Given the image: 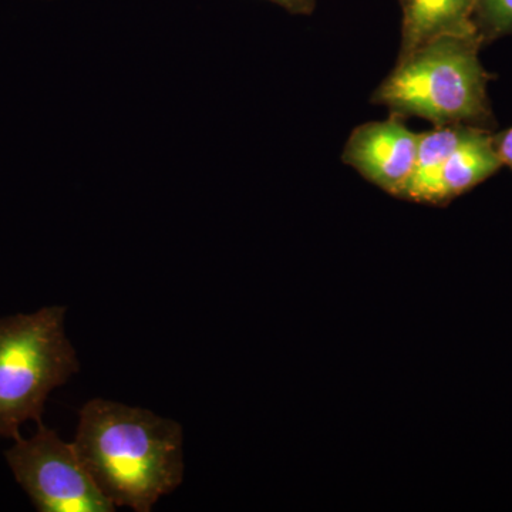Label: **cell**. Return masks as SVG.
Listing matches in <instances>:
<instances>
[{"instance_id":"obj_3","label":"cell","mask_w":512,"mask_h":512,"mask_svg":"<svg viewBox=\"0 0 512 512\" xmlns=\"http://www.w3.org/2000/svg\"><path fill=\"white\" fill-rule=\"evenodd\" d=\"M66 306L0 319V437L18 440L23 423H42L49 394L80 370L64 332Z\"/></svg>"},{"instance_id":"obj_8","label":"cell","mask_w":512,"mask_h":512,"mask_svg":"<svg viewBox=\"0 0 512 512\" xmlns=\"http://www.w3.org/2000/svg\"><path fill=\"white\" fill-rule=\"evenodd\" d=\"M474 128L471 126H443L419 134L416 164L412 178L402 195V200L419 204L436 205L437 184L441 168Z\"/></svg>"},{"instance_id":"obj_1","label":"cell","mask_w":512,"mask_h":512,"mask_svg":"<svg viewBox=\"0 0 512 512\" xmlns=\"http://www.w3.org/2000/svg\"><path fill=\"white\" fill-rule=\"evenodd\" d=\"M183 427L141 407L93 399L82 407L73 447L116 507L150 512L183 483Z\"/></svg>"},{"instance_id":"obj_11","label":"cell","mask_w":512,"mask_h":512,"mask_svg":"<svg viewBox=\"0 0 512 512\" xmlns=\"http://www.w3.org/2000/svg\"><path fill=\"white\" fill-rule=\"evenodd\" d=\"M268 2L275 3L291 15L309 16L315 12L318 0H268Z\"/></svg>"},{"instance_id":"obj_5","label":"cell","mask_w":512,"mask_h":512,"mask_svg":"<svg viewBox=\"0 0 512 512\" xmlns=\"http://www.w3.org/2000/svg\"><path fill=\"white\" fill-rule=\"evenodd\" d=\"M419 134L400 117L370 121L353 128L342 161L370 184L402 200L416 164Z\"/></svg>"},{"instance_id":"obj_10","label":"cell","mask_w":512,"mask_h":512,"mask_svg":"<svg viewBox=\"0 0 512 512\" xmlns=\"http://www.w3.org/2000/svg\"><path fill=\"white\" fill-rule=\"evenodd\" d=\"M491 140L503 167H508L512 171V127L500 133L491 134Z\"/></svg>"},{"instance_id":"obj_2","label":"cell","mask_w":512,"mask_h":512,"mask_svg":"<svg viewBox=\"0 0 512 512\" xmlns=\"http://www.w3.org/2000/svg\"><path fill=\"white\" fill-rule=\"evenodd\" d=\"M477 35H444L397 59L372 94V103L390 116L426 120L434 127L471 126L490 130L494 114L488 99L493 76L480 60Z\"/></svg>"},{"instance_id":"obj_6","label":"cell","mask_w":512,"mask_h":512,"mask_svg":"<svg viewBox=\"0 0 512 512\" xmlns=\"http://www.w3.org/2000/svg\"><path fill=\"white\" fill-rule=\"evenodd\" d=\"M402 40L397 59L444 35H477L473 25L476 0H399Z\"/></svg>"},{"instance_id":"obj_9","label":"cell","mask_w":512,"mask_h":512,"mask_svg":"<svg viewBox=\"0 0 512 512\" xmlns=\"http://www.w3.org/2000/svg\"><path fill=\"white\" fill-rule=\"evenodd\" d=\"M473 25L483 46L512 35V0H476Z\"/></svg>"},{"instance_id":"obj_7","label":"cell","mask_w":512,"mask_h":512,"mask_svg":"<svg viewBox=\"0 0 512 512\" xmlns=\"http://www.w3.org/2000/svg\"><path fill=\"white\" fill-rule=\"evenodd\" d=\"M491 134L485 128H474L470 136L447 158L437 184V207H444L473 190L503 167L495 153Z\"/></svg>"},{"instance_id":"obj_4","label":"cell","mask_w":512,"mask_h":512,"mask_svg":"<svg viewBox=\"0 0 512 512\" xmlns=\"http://www.w3.org/2000/svg\"><path fill=\"white\" fill-rule=\"evenodd\" d=\"M6 451L13 476L40 512H113L72 443L37 424L32 439L19 437Z\"/></svg>"}]
</instances>
